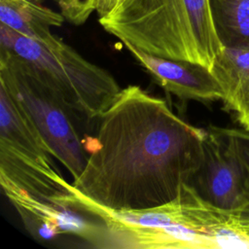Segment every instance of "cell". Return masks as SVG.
<instances>
[{"mask_svg":"<svg viewBox=\"0 0 249 249\" xmlns=\"http://www.w3.org/2000/svg\"><path fill=\"white\" fill-rule=\"evenodd\" d=\"M66 206L101 222L108 247L214 248L209 234L210 204L186 184L180 196L163 205L143 210H114L87 197L72 185Z\"/></svg>","mask_w":249,"mask_h":249,"instance_id":"3957f363","label":"cell"},{"mask_svg":"<svg viewBox=\"0 0 249 249\" xmlns=\"http://www.w3.org/2000/svg\"><path fill=\"white\" fill-rule=\"evenodd\" d=\"M0 49L28 61L72 113L98 119L122 88L105 69L89 61L59 38L45 44L0 23Z\"/></svg>","mask_w":249,"mask_h":249,"instance_id":"277c9868","label":"cell"},{"mask_svg":"<svg viewBox=\"0 0 249 249\" xmlns=\"http://www.w3.org/2000/svg\"><path fill=\"white\" fill-rule=\"evenodd\" d=\"M0 176L30 196L56 205L71 193V184L54 170L53 163L31 157L4 140H0Z\"/></svg>","mask_w":249,"mask_h":249,"instance_id":"9c48e42d","label":"cell"},{"mask_svg":"<svg viewBox=\"0 0 249 249\" xmlns=\"http://www.w3.org/2000/svg\"><path fill=\"white\" fill-rule=\"evenodd\" d=\"M0 83L42 135L53 156L73 180L78 178L89 154L70 119L72 112L28 61L5 49H0Z\"/></svg>","mask_w":249,"mask_h":249,"instance_id":"5b68a950","label":"cell"},{"mask_svg":"<svg viewBox=\"0 0 249 249\" xmlns=\"http://www.w3.org/2000/svg\"><path fill=\"white\" fill-rule=\"evenodd\" d=\"M239 157L249 168V130L244 128H226Z\"/></svg>","mask_w":249,"mask_h":249,"instance_id":"9a60e30c","label":"cell"},{"mask_svg":"<svg viewBox=\"0 0 249 249\" xmlns=\"http://www.w3.org/2000/svg\"><path fill=\"white\" fill-rule=\"evenodd\" d=\"M1 188L19 214L26 230L37 239H52L60 233L74 234L96 247H107L105 226L86 219L77 210L39 199L0 176Z\"/></svg>","mask_w":249,"mask_h":249,"instance_id":"52a82bcc","label":"cell"},{"mask_svg":"<svg viewBox=\"0 0 249 249\" xmlns=\"http://www.w3.org/2000/svg\"><path fill=\"white\" fill-rule=\"evenodd\" d=\"M124 45L166 91L181 99H223L222 88L210 69L189 61L151 55L131 45Z\"/></svg>","mask_w":249,"mask_h":249,"instance_id":"ba28073f","label":"cell"},{"mask_svg":"<svg viewBox=\"0 0 249 249\" xmlns=\"http://www.w3.org/2000/svg\"><path fill=\"white\" fill-rule=\"evenodd\" d=\"M64 19L61 13L37 3V0H0V23L45 44L57 41L51 27L61 26Z\"/></svg>","mask_w":249,"mask_h":249,"instance_id":"8fae6325","label":"cell"},{"mask_svg":"<svg viewBox=\"0 0 249 249\" xmlns=\"http://www.w3.org/2000/svg\"><path fill=\"white\" fill-rule=\"evenodd\" d=\"M209 4L223 47L249 49V0H209Z\"/></svg>","mask_w":249,"mask_h":249,"instance_id":"4fadbf2b","label":"cell"},{"mask_svg":"<svg viewBox=\"0 0 249 249\" xmlns=\"http://www.w3.org/2000/svg\"><path fill=\"white\" fill-rule=\"evenodd\" d=\"M98 22L151 55L212 69L223 45L209 0H99Z\"/></svg>","mask_w":249,"mask_h":249,"instance_id":"7a4b0ae2","label":"cell"},{"mask_svg":"<svg viewBox=\"0 0 249 249\" xmlns=\"http://www.w3.org/2000/svg\"><path fill=\"white\" fill-rule=\"evenodd\" d=\"M64 18L75 24L85 23L89 16L96 11L99 0H54Z\"/></svg>","mask_w":249,"mask_h":249,"instance_id":"5bb4252c","label":"cell"},{"mask_svg":"<svg viewBox=\"0 0 249 249\" xmlns=\"http://www.w3.org/2000/svg\"><path fill=\"white\" fill-rule=\"evenodd\" d=\"M211 71L222 88L225 106L249 130V49L224 47Z\"/></svg>","mask_w":249,"mask_h":249,"instance_id":"30bf717a","label":"cell"},{"mask_svg":"<svg viewBox=\"0 0 249 249\" xmlns=\"http://www.w3.org/2000/svg\"><path fill=\"white\" fill-rule=\"evenodd\" d=\"M189 185L216 207L234 210L249 205V168L225 127L205 129L202 160Z\"/></svg>","mask_w":249,"mask_h":249,"instance_id":"8992f818","label":"cell"},{"mask_svg":"<svg viewBox=\"0 0 249 249\" xmlns=\"http://www.w3.org/2000/svg\"><path fill=\"white\" fill-rule=\"evenodd\" d=\"M0 140L42 161L53 163V153L3 84L0 83Z\"/></svg>","mask_w":249,"mask_h":249,"instance_id":"7c38bea8","label":"cell"},{"mask_svg":"<svg viewBox=\"0 0 249 249\" xmlns=\"http://www.w3.org/2000/svg\"><path fill=\"white\" fill-rule=\"evenodd\" d=\"M84 170L73 187L114 210H143L176 199L200 166L205 129L138 86L122 89L98 118Z\"/></svg>","mask_w":249,"mask_h":249,"instance_id":"6da1fadb","label":"cell"}]
</instances>
